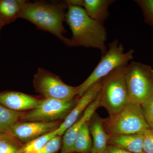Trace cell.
Returning <instances> with one entry per match:
<instances>
[{"instance_id":"6da1fadb","label":"cell","mask_w":153,"mask_h":153,"mask_svg":"<svg viewBox=\"0 0 153 153\" xmlns=\"http://www.w3.org/2000/svg\"><path fill=\"white\" fill-rule=\"evenodd\" d=\"M68 4L63 2L25 1L19 18L33 23L38 29L51 33L69 47L70 39L64 37L67 31L63 26Z\"/></svg>"},{"instance_id":"7a4b0ae2","label":"cell","mask_w":153,"mask_h":153,"mask_svg":"<svg viewBox=\"0 0 153 153\" xmlns=\"http://www.w3.org/2000/svg\"><path fill=\"white\" fill-rule=\"evenodd\" d=\"M66 22L72 33L69 47L95 48L102 55L105 54L107 33L103 24L91 18L82 7L68 4Z\"/></svg>"},{"instance_id":"3957f363","label":"cell","mask_w":153,"mask_h":153,"mask_svg":"<svg viewBox=\"0 0 153 153\" xmlns=\"http://www.w3.org/2000/svg\"><path fill=\"white\" fill-rule=\"evenodd\" d=\"M127 65L118 67L101 79L100 106L105 108L109 115L120 111L130 101L125 79Z\"/></svg>"},{"instance_id":"277c9868","label":"cell","mask_w":153,"mask_h":153,"mask_svg":"<svg viewBox=\"0 0 153 153\" xmlns=\"http://www.w3.org/2000/svg\"><path fill=\"white\" fill-rule=\"evenodd\" d=\"M108 135L143 133L149 129L140 105L130 101L121 110L103 119Z\"/></svg>"},{"instance_id":"5b68a950","label":"cell","mask_w":153,"mask_h":153,"mask_svg":"<svg viewBox=\"0 0 153 153\" xmlns=\"http://www.w3.org/2000/svg\"><path fill=\"white\" fill-rule=\"evenodd\" d=\"M134 50L124 52L123 45L115 39L109 44V49L102 55L101 60L91 74L78 86L77 96L79 97L94 84L101 80L120 66H126L134 58Z\"/></svg>"},{"instance_id":"8992f818","label":"cell","mask_w":153,"mask_h":153,"mask_svg":"<svg viewBox=\"0 0 153 153\" xmlns=\"http://www.w3.org/2000/svg\"><path fill=\"white\" fill-rule=\"evenodd\" d=\"M125 79L130 101L140 105L153 95V68L140 62L126 67Z\"/></svg>"},{"instance_id":"52a82bcc","label":"cell","mask_w":153,"mask_h":153,"mask_svg":"<svg viewBox=\"0 0 153 153\" xmlns=\"http://www.w3.org/2000/svg\"><path fill=\"white\" fill-rule=\"evenodd\" d=\"M33 83L36 92L44 99L70 100L77 95L78 86L67 85L59 76L44 68H38Z\"/></svg>"},{"instance_id":"ba28073f","label":"cell","mask_w":153,"mask_h":153,"mask_svg":"<svg viewBox=\"0 0 153 153\" xmlns=\"http://www.w3.org/2000/svg\"><path fill=\"white\" fill-rule=\"evenodd\" d=\"M75 98L70 100L44 99L37 108L24 112L21 121L53 122L66 118L76 105Z\"/></svg>"},{"instance_id":"9c48e42d","label":"cell","mask_w":153,"mask_h":153,"mask_svg":"<svg viewBox=\"0 0 153 153\" xmlns=\"http://www.w3.org/2000/svg\"><path fill=\"white\" fill-rule=\"evenodd\" d=\"M60 122H42L19 121L9 130L8 133L23 145L59 127Z\"/></svg>"},{"instance_id":"30bf717a","label":"cell","mask_w":153,"mask_h":153,"mask_svg":"<svg viewBox=\"0 0 153 153\" xmlns=\"http://www.w3.org/2000/svg\"><path fill=\"white\" fill-rule=\"evenodd\" d=\"M43 100L19 91H5L0 92V104L8 109L27 112L41 105Z\"/></svg>"},{"instance_id":"8fae6325","label":"cell","mask_w":153,"mask_h":153,"mask_svg":"<svg viewBox=\"0 0 153 153\" xmlns=\"http://www.w3.org/2000/svg\"><path fill=\"white\" fill-rule=\"evenodd\" d=\"M101 88V80L90 86L82 96L79 97L76 105L58 128V135L62 136L67 129L76 122L79 116L95 99Z\"/></svg>"},{"instance_id":"7c38bea8","label":"cell","mask_w":153,"mask_h":153,"mask_svg":"<svg viewBox=\"0 0 153 153\" xmlns=\"http://www.w3.org/2000/svg\"><path fill=\"white\" fill-rule=\"evenodd\" d=\"M100 106V97L98 94L95 99L85 109L81 117L67 129L63 134L60 153H73L74 140L78 131L84 123L90 120L95 113L96 110Z\"/></svg>"},{"instance_id":"4fadbf2b","label":"cell","mask_w":153,"mask_h":153,"mask_svg":"<svg viewBox=\"0 0 153 153\" xmlns=\"http://www.w3.org/2000/svg\"><path fill=\"white\" fill-rule=\"evenodd\" d=\"M90 133L93 138L90 153H103L108 144L109 135L105 130L103 119L94 114L89 121Z\"/></svg>"},{"instance_id":"5bb4252c","label":"cell","mask_w":153,"mask_h":153,"mask_svg":"<svg viewBox=\"0 0 153 153\" xmlns=\"http://www.w3.org/2000/svg\"><path fill=\"white\" fill-rule=\"evenodd\" d=\"M108 135L109 144L117 146L132 153L143 152V133Z\"/></svg>"},{"instance_id":"9a60e30c","label":"cell","mask_w":153,"mask_h":153,"mask_svg":"<svg viewBox=\"0 0 153 153\" xmlns=\"http://www.w3.org/2000/svg\"><path fill=\"white\" fill-rule=\"evenodd\" d=\"M113 0H82V7L91 19L103 24L109 16L108 7Z\"/></svg>"},{"instance_id":"2e32d148","label":"cell","mask_w":153,"mask_h":153,"mask_svg":"<svg viewBox=\"0 0 153 153\" xmlns=\"http://www.w3.org/2000/svg\"><path fill=\"white\" fill-rule=\"evenodd\" d=\"M24 0H0V17L6 24L19 18Z\"/></svg>"},{"instance_id":"e0dca14e","label":"cell","mask_w":153,"mask_h":153,"mask_svg":"<svg viewBox=\"0 0 153 153\" xmlns=\"http://www.w3.org/2000/svg\"><path fill=\"white\" fill-rule=\"evenodd\" d=\"M89 121L83 124L76 135L73 145V153H90L93 143L91 137Z\"/></svg>"},{"instance_id":"ac0fdd59","label":"cell","mask_w":153,"mask_h":153,"mask_svg":"<svg viewBox=\"0 0 153 153\" xmlns=\"http://www.w3.org/2000/svg\"><path fill=\"white\" fill-rule=\"evenodd\" d=\"M25 112L8 109L0 104V133H8L13 126L21 121Z\"/></svg>"},{"instance_id":"d6986e66","label":"cell","mask_w":153,"mask_h":153,"mask_svg":"<svg viewBox=\"0 0 153 153\" xmlns=\"http://www.w3.org/2000/svg\"><path fill=\"white\" fill-rule=\"evenodd\" d=\"M24 145L8 133H0V153H22Z\"/></svg>"},{"instance_id":"ffe728a7","label":"cell","mask_w":153,"mask_h":153,"mask_svg":"<svg viewBox=\"0 0 153 153\" xmlns=\"http://www.w3.org/2000/svg\"><path fill=\"white\" fill-rule=\"evenodd\" d=\"M58 128L38 137L24 145L22 153H36L44 147L50 140L58 134Z\"/></svg>"},{"instance_id":"44dd1931","label":"cell","mask_w":153,"mask_h":153,"mask_svg":"<svg viewBox=\"0 0 153 153\" xmlns=\"http://www.w3.org/2000/svg\"><path fill=\"white\" fill-rule=\"evenodd\" d=\"M135 1L141 10L145 22L153 26V0H137Z\"/></svg>"},{"instance_id":"7402d4cb","label":"cell","mask_w":153,"mask_h":153,"mask_svg":"<svg viewBox=\"0 0 153 153\" xmlns=\"http://www.w3.org/2000/svg\"><path fill=\"white\" fill-rule=\"evenodd\" d=\"M62 145V138L57 134L36 153H56L60 150Z\"/></svg>"},{"instance_id":"603a6c76","label":"cell","mask_w":153,"mask_h":153,"mask_svg":"<svg viewBox=\"0 0 153 153\" xmlns=\"http://www.w3.org/2000/svg\"><path fill=\"white\" fill-rule=\"evenodd\" d=\"M140 105L149 128L153 131V95Z\"/></svg>"},{"instance_id":"cb8c5ba5","label":"cell","mask_w":153,"mask_h":153,"mask_svg":"<svg viewBox=\"0 0 153 153\" xmlns=\"http://www.w3.org/2000/svg\"><path fill=\"white\" fill-rule=\"evenodd\" d=\"M143 152L153 153V131L150 129L143 132Z\"/></svg>"},{"instance_id":"d4e9b609","label":"cell","mask_w":153,"mask_h":153,"mask_svg":"<svg viewBox=\"0 0 153 153\" xmlns=\"http://www.w3.org/2000/svg\"><path fill=\"white\" fill-rule=\"evenodd\" d=\"M103 153H132L117 146L108 144Z\"/></svg>"},{"instance_id":"484cf974","label":"cell","mask_w":153,"mask_h":153,"mask_svg":"<svg viewBox=\"0 0 153 153\" xmlns=\"http://www.w3.org/2000/svg\"><path fill=\"white\" fill-rule=\"evenodd\" d=\"M6 25H7V24H6L5 22L0 17V32L3 27Z\"/></svg>"},{"instance_id":"4316f807","label":"cell","mask_w":153,"mask_h":153,"mask_svg":"<svg viewBox=\"0 0 153 153\" xmlns=\"http://www.w3.org/2000/svg\"><path fill=\"white\" fill-rule=\"evenodd\" d=\"M140 153H145L144 152H143Z\"/></svg>"},{"instance_id":"83f0119b","label":"cell","mask_w":153,"mask_h":153,"mask_svg":"<svg viewBox=\"0 0 153 153\" xmlns=\"http://www.w3.org/2000/svg\"></svg>"},{"instance_id":"f1b7e54d","label":"cell","mask_w":153,"mask_h":153,"mask_svg":"<svg viewBox=\"0 0 153 153\" xmlns=\"http://www.w3.org/2000/svg\"></svg>"}]
</instances>
